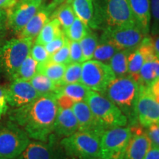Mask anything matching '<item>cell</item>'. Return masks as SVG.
I'll return each instance as SVG.
<instances>
[{"instance_id": "32", "label": "cell", "mask_w": 159, "mask_h": 159, "mask_svg": "<svg viewBox=\"0 0 159 159\" xmlns=\"http://www.w3.org/2000/svg\"><path fill=\"white\" fill-rule=\"evenodd\" d=\"M91 30L86 25L76 16L75 21L66 30L63 32L66 37L70 41H80L89 33Z\"/></svg>"}, {"instance_id": "10", "label": "cell", "mask_w": 159, "mask_h": 159, "mask_svg": "<svg viewBox=\"0 0 159 159\" xmlns=\"http://www.w3.org/2000/svg\"><path fill=\"white\" fill-rule=\"evenodd\" d=\"M148 36L137 23L129 24L116 27L105 28L100 39L108 41L119 50L135 49L143 39Z\"/></svg>"}, {"instance_id": "27", "label": "cell", "mask_w": 159, "mask_h": 159, "mask_svg": "<svg viewBox=\"0 0 159 159\" xmlns=\"http://www.w3.org/2000/svg\"><path fill=\"white\" fill-rule=\"evenodd\" d=\"M37 67L38 62L31 57L30 55H29L11 77V80L30 81L37 73Z\"/></svg>"}, {"instance_id": "30", "label": "cell", "mask_w": 159, "mask_h": 159, "mask_svg": "<svg viewBox=\"0 0 159 159\" xmlns=\"http://www.w3.org/2000/svg\"><path fill=\"white\" fill-rule=\"evenodd\" d=\"M118 51H119V49H117L111 43L105 40L99 39L92 59L108 64L111 57Z\"/></svg>"}, {"instance_id": "7", "label": "cell", "mask_w": 159, "mask_h": 159, "mask_svg": "<svg viewBox=\"0 0 159 159\" xmlns=\"http://www.w3.org/2000/svg\"><path fill=\"white\" fill-rule=\"evenodd\" d=\"M33 40L12 39L0 47V65L7 76L11 79L25 59L30 53Z\"/></svg>"}, {"instance_id": "12", "label": "cell", "mask_w": 159, "mask_h": 159, "mask_svg": "<svg viewBox=\"0 0 159 159\" xmlns=\"http://www.w3.org/2000/svg\"><path fill=\"white\" fill-rule=\"evenodd\" d=\"M42 2L36 0H19L7 9V24L15 33H20L41 8Z\"/></svg>"}, {"instance_id": "47", "label": "cell", "mask_w": 159, "mask_h": 159, "mask_svg": "<svg viewBox=\"0 0 159 159\" xmlns=\"http://www.w3.org/2000/svg\"><path fill=\"white\" fill-rule=\"evenodd\" d=\"M156 39L153 40V43H154V47L155 50H156V53L159 55V35L156 36Z\"/></svg>"}, {"instance_id": "3", "label": "cell", "mask_w": 159, "mask_h": 159, "mask_svg": "<svg viewBox=\"0 0 159 159\" xmlns=\"http://www.w3.org/2000/svg\"><path fill=\"white\" fill-rule=\"evenodd\" d=\"M94 29L137 23L128 0H94Z\"/></svg>"}, {"instance_id": "39", "label": "cell", "mask_w": 159, "mask_h": 159, "mask_svg": "<svg viewBox=\"0 0 159 159\" xmlns=\"http://www.w3.org/2000/svg\"><path fill=\"white\" fill-rule=\"evenodd\" d=\"M145 131L150 139L151 144L159 147V123L150 125Z\"/></svg>"}, {"instance_id": "2", "label": "cell", "mask_w": 159, "mask_h": 159, "mask_svg": "<svg viewBox=\"0 0 159 159\" xmlns=\"http://www.w3.org/2000/svg\"><path fill=\"white\" fill-rule=\"evenodd\" d=\"M139 89L138 82L129 75H126L116 77L103 94L125 115L130 126L139 125L136 116Z\"/></svg>"}, {"instance_id": "22", "label": "cell", "mask_w": 159, "mask_h": 159, "mask_svg": "<svg viewBox=\"0 0 159 159\" xmlns=\"http://www.w3.org/2000/svg\"><path fill=\"white\" fill-rule=\"evenodd\" d=\"M71 5L76 16L89 28L94 29V0H73Z\"/></svg>"}, {"instance_id": "48", "label": "cell", "mask_w": 159, "mask_h": 159, "mask_svg": "<svg viewBox=\"0 0 159 159\" xmlns=\"http://www.w3.org/2000/svg\"><path fill=\"white\" fill-rule=\"evenodd\" d=\"M0 159H23L22 157L21 156H20L19 157H17V158H0Z\"/></svg>"}, {"instance_id": "13", "label": "cell", "mask_w": 159, "mask_h": 159, "mask_svg": "<svg viewBox=\"0 0 159 159\" xmlns=\"http://www.w3.org/2000/svg\"><path fill=\"white\" fill-rule=\"evenodd\" d=\"M21 157L23 159H69L54 134L47 142L31 141Z\"/></svg>"}, {"instance_id": "34", "label": "cell", "mask_w": 159, "mask_h": 159, "mask_svg": "<svg viewBox=\"0 0 159 159\" xmlns=\"http://www.w3.org/2000/svg\"><path fill=\"white\" fill-rule=\"evenodd\" d=\"M66 36V35H65ZM69 40L66 37L64 44L61 49H59L54 54L49 56V61L54 63H62V64L67 65L69 63Z\"/></svg>"}, {"instance_id": "44", "label": "cell", "mask_w": 159, "mask_h": 159, "mask_svg": "<svg viewBox=\"0 0 159 159\" xmlns=\"http://www.w3.org/2000/svg\"><path fill=\"white\" fill-rule=\"evenodd\" d=\"M72 1L73 0H53V1L48 6H47V7H48V9L52 12H52L54 11L57 7H58L59 6L62 5L63 4H71Z\"/></svg>"}, {"instance_id": "6", "label": "cell", "mask_w": 159, "mask_h": 159, "mask_svg": "<svg viewBox=\"0 0 159 159\" xmlns=\"http://www.w3.org/2000/svg\"><path fill=\"white\" fill-rule=\"evenodd\" d=\"M30 142V138L21 127L7 121L0 128V158L21 156Z\"/></svg>"}, {"instance_id": "49", "label": "cell", "mask_w": 159, "mask_h": 159, "mask_svg": "<svg viewBox=\"0 0 159 159\" xmlns=\"http://www.w3.org/2000/svg\"><path fill=\"white\" fill-rule=\"evenodd\" d=\"M36 1H39V2H43L44 1V0H36Z\"/></svg>"}, {"instance_id": "38", "label": "cell", "mask_w": 159, "mask_h": 159, "mask_svg": "<svg viewBox=\"0 0 159 159\" xmlns=\"http://www.w3.org/2000/svg\"><path fill=\"white\" fill-rule=\"evenodd\" d=\"M66 36L64 33H63L62 35H61L60 36L55 38V39H53L52 41H51L50 42L47 43V44L44 45L46 50L47 51V52L49 53V55L54 54L55 52H57L59 49H61L63 47V45L64 44L65 42Z\"/></svg>"}, {"instance_id": "9", "label": "cell", "mask_w": 159, "mask_h": 159, "mask_svg": "<svg viewBox=\"0 0 159 159\" xmlns=\"http://www.w3.org/2000/svg\"><path fill=\"white\" fill-rule=\"evenodd\" d=\"M130 137V127H119L105 130L100 138L99 158L124 159Z\"/></svg>"}, {"instance_id": "11", "label": "cell", "mask_w": 159, "mask_h": 159, "mask_svg": "<svg viewBox=\"0 0 159 159\" xmlns=\"http://www.w3.org/2000/svg\"><path fill=\"white\" fill-rule=\"evenodd\" d=\"M136 116L139 124L144 128L159 123V102L151 94L148 87L139 85Z\"/></svg>"}, {"instance_id": "40", "label": "cell", "mask_w": 159, "mask_h": 159, "mask_svg": "<svg viewBox=\"0 0 159 159\" xmlns=\"http://www.w3.org/2000/svg\"><path fill=\"white\" fill-rule=\"evenodd\" d=\"M9 109L6 97V87L0 85V119L7 114Z\"/></svg>"}, {"instance_id": "33", "label": "cell", "mask_w": 159, "mask_h": 159, "mask_svg": "<svg viewBox=\"0 0 159 159\" xmlns=\"http://www.w3.org/2000/svg\"><path fill=\"white\" fill-rule=\"evenodd\" d=\"M82 75V63H70L66 65L64 75L61 81V85L80 83Z\"/></svg>"}, {"instance_id": "17", "label": "cell", "mask_w": 159, "mask_h": 159, "mask_svg": "<svg viewBox=\"0 0 159 159\" xmlns=\"http://www.w3.org/2000/svg\"><path fill=\"white\" fill-rule=\"evenodd\" d=\"M79 130L78 122L71 108H61L58 111L54 125L53 134L57 137H67Z\"/></svg>"}, {"instance_id": "4", "label": "cell", "mask_w": 159, "mask_h": 159, "mask_svg": "<svg viewBox=\"0 0 159 159\" xmlns=\"http://www.w3.org/2000/svg\"><path fill=\"white\" fill-rule=\"evenodd\" d=\"M85 102L89 105L97 122L105 130L128 125L125 115L103 94L90 90Z\"/></svg>"}, {"instance_id": "45", "label": "cell", "mask_w": 159, "mask_h": 159, "mask_svg": "<svg viewBox=\"0 0 159 159\" xmlns=\"http://www.w3.org/2000/svg\"><path fill=\"white\" fill-rule=\"evenodd\" d=\"M7 24V12L4 9L0 8V35L5 31Z\"/></svg>"}, {"instance_id": "41", "label": "cell", "mask_w": 159, "mask_h": 159, "mask_svg": "<svg viewBox=\"0 0 159 159\" xmlns=\"http://www.w3.org/2000/svg\"><path fill=\"white\" fill-rule=\"evenodd\" d=\"M57 105L59 108H71L73 106L75 101H73L69 97L65 96L63 94H60L56 99Z\"/></svg>"}, {"instance_id": "26", "label": "cell", "mask_w": 159, "mask_h": 159, "mask_svg": "<svg viewBox=\"0 0 159 159\" xmlns=\"http://www.w3.org/2000/svg\"><path fill=\"white\" fill-rule=\"evenodd\" d=\"M50 17L58 20L63 28V32H64L75 21L76 15L71 4H63L52 12Z\"/></svg>"}, {"instance_id": "29", "label": "cell", "mask_w": 159, "mask_h": 159, "mask_svg": "<svg viewBox=\"0 0 159 159\" xmlns=\"http://www.w3.org/2000/svg\"><path fill=\"white\" fill-rule=\"evenodd\" d=\"M145 61V56L139 47L131 51L128 57V75L139 82V73Z\"/></svg>"}, {"instance_id": "46", "label": "cell", "mask_w": 159, "mask_h": 159, "mask_svg": "<svg viewBox=\"0 0 159 159\" xmlns=\"http://www.w3.org/2000/svg\"><path fill=\"white\" fill-rule=\"evenodd\" d=\"M19 0H0V8L8 9L13 6Z\"/></svg>"}, {"instance_id": "43", "label": "cell", "mask_w": 159, "mask_h": 159, "mask_svg": "<svg viewBox=\"0 0 159 159\" xmlns=\"http://www.w3.org/2000/svg\"><path fill=\"white\" fill-rule=\"evenodd\" d=\"M144 159H159V147L151 144Z\"/></svg>"}, {"instance_id": "5", "label": "cell", "mask_w": 159, "mask_h": 159, "mask_svg": "<svg viewBox=\"0 0 159 159\" xmlns=\"http://www.w3.org/2000/svg\"><path fill=\"white\" fill-rule=\"evenodd\" d=\"M101 135L78 130L60 142L69 159H96L99 156Z\"/></svg>"}, {"instance_id": "18", "label": "cell", "mask_w": 159, "mask_h": 159, "mask_svg": "<svg viewBox=\"0 0 159 159\" xmlns=\"http://www.w3.org/2000/svg\"><path fill=\"white\" fill-rule=\"evenodd\" d=\"M52 12L47 7H41L29 22L19 33V37L21 39H30L34 40L44 25L49 21Z\"/></svg>"}, {"instance_id": "28", "label": "cell", "mask_w": 159, "mask_h": 159, "mask_svg": "<svg viewBox=\"0 0 159 159\" xmlns=\"http://www.w3.org/2000/svg\"><path fill=\"white\" fill-rule=\"evenodd\" d=\"M89 91L90 89H89L81 83H75L62 85L60 94L69 97L76 102L86 100Z\"/></svg>"}, {"instance_id": "15", "label": "cell", "mask_w": 159, "mask_h": 159, "mask_svg": "<svg viewBox=\"0 0 159 159\" xmlns=\"http://www.w3.org/2000/svg\"><path fill=\"white\" fill-rule=\"evenodd\" d=\"M131 137L124 159H144L151 147L150 139L140 125L130 126Z\"/></svg>"}, {"instance_id": "50", "label": "cell", "mask_w": 159, "mask_h": 159, "mask_svg": "<svg viewBox=\"0 0 159 159\" xmlns=\"http://www.w3.org/2000/svg\"><path fill=\"white\" fill-rule=\"evenodd\" d=\"M96 159H103V158H96Z\"/></svg>"}, {"instance_id": "21", "label": "cell", "mask_w": 159, "mask_h": 159, "mask_svg": "<svg viewBox=\"0 0 159 159\" xmlns=\"http://www.w3.org/2000/svg\"><path fill=\"white\" fill-rule=\"evenodd\" d=\"M30 83L41 94V96L53 97L56 99L61 93V89L62 86L55 83L45 75L38 72L30 80Z\"/></svg>"}, {"instance_id": "25", "label": "cell", "mask_w": 159, "mask_h": 159, "mask_svg": "<svg viewBox=\"0 0 159 159\" xmlns=\"http://www.w3.org/2000/svg\"><path fill=\"white\" fill-rule=\"evenodd\" d=\"M61 25L57 19H52L44 25L35 39V43L44 46L63 33Z\"/></svg>"}, {"instance_id": "16", "label": "cell", "mask_w": 159, "mask_h": 159, "mask_svg": "<svg viewBox=\"0 0 159 159\" xmlns=\"http://www.w3.org/2000/svg\"><path fill=\"white\" fill-rule=\"evenodd\" d=\"M71 109L78 122L79 130L90 131L102 136L105 130L97 122L92 111L85 101L75 102Z\"/></svg>"}, {"instance_id": "8", "label": "cell", "mask_w": 159, "mask_h": 159, "mask_svg": "<svg viewBox=\"0 0 159 159\" xmlns=\"http://www.w3.org/2000/svg\"><path fill=\"white\" fill-rule=\"evenodd\" d=\"M115 78L114 71L107 63L92 59L82 63L80 83L91 91L103 94Z\"/></svg>"}, {"instance_id": "36", "label": "cell", "mask_w": 159, "mask_h": 159, "mask_svg": "<svg viewBox=\"0 0 159 159\" xmlns=\"http://www.w3.org/2000/svg\"><path fill=\"white\" fill-rule=\"evenodd\" d=\"M30 55L36 62H38V63H41L48 61L49 56H50L49 53L47 52V51L46 50L44 46L39 44V43H35L34 45L32 46Z\"/></svg>"}, {"instance_id": "35", "label": "cell", "mask_w": 159, "mask_h": 159, "mask_svg": "<svg viewBox=\"0 0 159 159\" xmlns=\"http://www.w3.org/2000/svg\"><path fill=\"white\" fill-rule=\"evenodd\" d=\"M150 1V30L153 36L159 35V0Z\"/></svg>"}, {"instance_id": "20", "label": "cell", "mask_w": 159, "mask_h": 159, "mask_svg": "<svg viewBox=\"0 0 159 159\" xmlns=\"http://www.w3.org/2000/svg\"><path fill=\"white\" fill-rule=\"evenodd\" d=\"M159 77V55L156 54L145 59L139 73V85L149 87Z\"/></svg>"}, {"instance_id": "23", "label": "cell", "mask_w": 159, "mask_h": 159, "mask_svg": "<svg viewBox=\"0 0 159 159\" xmlns=\"http://www.w3.org/2000/svg\"><path fill=\"white\" fill-rule=\"evenodd\" d=\"M66 68V65L54 63L48 60L45 62L38 63L37 72L45 75L55 83L61 85V81L64 75Z\"/></svg>"}, {"instance_id": "37", "label": "cell", "mask_w": 159, "mask_h": 159, "mask_svg": "<svg viewBox=\"0 0 159 159\" xmlns=\"http://www.w3.org/2000/svg\"><path fill=\"white\" fill-rule=\"evenodd\" d=\"M69 63H83V52L79 41L69 40Z\"/></svg>"}, {"instance_id": "14", "label": "cell", "mask_w": 159, "mask_h": 159, "mask_svg": "<svg viewBox=\"0 0 159 159\" xmlns=\"http://www.w3.org/2000/svg\"><path fill=\"white\" fill-rule=\"evenodd\" d=\"M41 97L30 81L13 80L6 88L7 104L13 108L29 104Z\"/></svg>"}, {"instance_id": "19", "label": "cell", "mask_w": 159, "mask_h": 159, "mask_svg": "<svg viewBox=\"0 0 159 159\" xmlns=\"http://www.w3.org/2000/svg\"><path fill=\"white\" fill-rule=\"evenodd\" d=\"M136 22L146 35L150 30V0H128Z\"/></svg>"}, {"instance_id": "1", "label": "cell", "mask_w": 159, "mask_h": 159, "mask_svg": "<svg viewBox=\"0 0 159 159\" xmlns=\"http://www.w3.org/2000/svg\"><path fill=\"white\" fill-rule=\"evenodd\" d=\"M57 111L55 97L41 96L29 104L13 108L9 120L21 127L30 139L47 142L53 134Z\"/></svg>"}, {"instance_id": "31", "label": "cell", "mask_w": 159, "mask_h": 159, "mask_svg": "<svg viewBox=\"0 0 159 159\" xmlns=\"http://www.w3.org/2000/svg\"><path fill=\"white\" fill-rule=\"evenodd\" d=\"M79 42L82 49L83 62L92 59L95 49L99 43L98 37L96 33L90 30Z\"/></svg>"}, {"instance_id": "24", "label": "cell", "mask_w": 159, "mask_h": 159, "mask_svg": "<svg viewBox=\"0 0 159 159\" xmlns=\"http://www.w3.org/2000/svg\"><path fill=\"white\" fill-rule=\"evenodd\" d=\"M131 51L132 50L130 49L119 50L109 61L108 64L114 71L116 77H124L128 75V57Z\"/></svg>"}, {"instance_id": "42", "label": "cell", "mask_w": 159, "mask_h": 159, "mask_svg": "<svg viewBox=\"0 0 159 159\" xmlns=\"http://www.w3.org/2000/svg\"><path fill=\"white\" fill-rule=\"evenodd\" d=\"M151 94L159 102V77L148 87Z\"/></svg>"}]
</instances>
